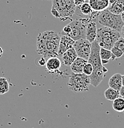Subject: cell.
<instances>
[{
	"mask_svg": "<svg viewBox=\"0 0 124 128\" xmlns=\"http://www.w3.org/2000/svg\"><path fill=\"white\" fill-rule=\"evenodd\" d=\"M61 35L54 31H45L38 34L37 38V52L38 55L48 58L58 57Z\"/></svg>",
	"mask_w": 124,
	"mask_h": 128,
	"instance_id": "6da1fadb",
	"label": "cell"
},
{
	"mask_svg": "<svg viewBox=\"0 0 124 128\" xmlns=\"http://www.w3.org/2000/svg\"><path fill=\"white\" fill-rule=\"evenodd\" d=\"M101 47L98 44L96 40L92 42L91 50L88 62L93 66V72L90 76L91 79V85L97 87L101 84L105 76V73L107 72V68L102 65L100 56Z\"/></svg>",
	"mask_w": 124,
	"mask_h": 128,
	"instance_id": "7a4b0ae2",
	"label": "cell"
},
{
	"mask_svg": "<svg viewBox=\"0 0 124 128\" xmlns=\"http://www.w3.org/2000/svg\"><path fill=\"white\" fill-rule=\"evenodd\" d=\"M76 8L74 0H52L51 12L56 18L64 22L72 19Z\"/></svg>",
	"mask_w": 124,
	"mask_h": 128,
	"instance_id": "3957f363",
	"label": "cell"
},
{
	"mask_svg": "<svg viewBox=\"0 0 124 128\" xmlns=\"http://www.w3.org/2000/svg\"><path fill=\"white\" fill-rule=\"evenodd\" d=\"M120 37V32L106 26H101L97 30L96 41L98 44L101 48L109 50L114 47L115 42Z\"/></svg>",
	"mask_w": 124,
	"mask_h": 128,
	"instance_id": "277c9868",
	"label": "cell"
},
{
	"mask_svg": "<svg viewBox=\"0 0 124 128\" xmlns=\"http://www.w3.org/2000/svg\"><path fill=\"white\" fill-rule=\"evenodd\" d=\"M98 21L100 25L119 32H121L124 25L121 14H114L108 9L100 12Z\"/></svg>",
	"mask_w": 124,
	"mask_h": 128,
	"instance_id": "5b68a950",
	"label": "cell"
},
{
	"mask_svg": "<svg viewBox=\"0 0 124 128\" xmlns=\"http://www.w3.org/2000/svg\"><path fill=\"white\" fill-rule=\"evenodd\" d=\"M91 85L90 76L84 73H74L69 77L67 86L69 90L74 92H81L89 90Z\"/></svg>",
	"mask_w": 124,
	"mask_h": 128,
	"instance_id": "8992f818",
	"label": "cell"
},
{
	"mask_svg": "<svg viewBox=\"0 0 124 128\" xmlns=\"http://www.w3.org/2000/svg\"><path fill=\"white\" fill-rule=\"evenodd\" d=\"M91 20L90 18H80L74 19L69 24L71 28V32L69 36L75 41L86 39V25Z\"/></svg>",
	"mask_w": 124,
	"mask_h": 128,
	"instance_id": "52a82bcc",
	"label": "cell"
},
{
	"mask_svg": "<svg viewBox=\"0 0 124 128\" xmlns=\"http://www.w3.org/2000/svg\"><path fill=\"white\" fill-rule=\"evenodd\" d=\"M92 43L86 39H80L75 41L74 48L75 49L78 57L88 60L91 50Z\"/></svg>",
	"mask_w": 124,
	"mask_h": 128,
	"instance_id": "ba28073f",
	"label": "cell"
},
{
	"mask_svg": "<svg viewBox=\"0 0 124 128\" xmlns=\"http://www.w3.org/2000/svg\"><path fill=\"white\" fill-rule=\"evenodd\" d=\"M60 35H61V40H60L59 47L58 50V57L61 60V57L64 53L67 50L74 47L75 41L69 36L64 35V34H60Z\"/></svg>",
	"mask_w": 124,
	"mask_h": 128,
	"instance_id": "9c48e42d",
	"label": "cell"
},
{
	"mask_svg": "<svg viewBox=\"0 0 124 128\" xmlns=\"http://www.w3.org/2000/svg\"><path fill=\"white\" fill-rule=\"evenodd\" d=\"M62 61L58 57H52L46 60L45 67L46 71L50 74L56 73L61 68Z\"/></svg>",
	"mask_w": 124,
	"mask_h": 128,
	"instance_id": "30bf717a",
	"label": "cell"
},
{
	"mask_svg": "<svg viewBox=\"0 0 124 128\" xmlns=\"http://www.w3.org/2000/svg\"><path fill=\"white\" fill-rule=\"evenodd\" d=\"M77 57H78V55L77 54V52L73 47L67 50L64 53L61 57V61L64 65L70 66Z\"/></svg>",
	"mask_w": 124,
	"mask_h": 128,
	"instance_id": "8fae6325",
	"label": "cell"
},
{
	"mask_svg": "<svg viewBox=\"0 0 124 128\" xmlns=\"http://www.w3.org/2000/svg\"><path fill=\"white\" fill-rule=\"evenodd\" d=\"M94 11L102 12L108 9L110 6L109 0H87Z\"/></svg>",
	"mask_w": 124,
	"mask_h": 128,
	"instance_id": "7c38bea8",
	"label": "cell"
},
{
	"mask_svg": "<svg viewBox=\"0 0 124 128\" xmlns=\"http://www.w3.org/2000/svg\"><path fill=\"white\" fill-rule=\"evenodd\" d=\"M97 30L98 28L95 22L92 20L90 21L86 25V39L91 43L96 40Z\"/></svg>",
	"mask_w": 124,
	"mask_h": 128,
	"instance_id": "4fadbf2b",
	"label": "cell"
},
{
	"mask_svg": "<svg viewBox=\"0 0 124 128\" xmlns=\"http://www.w3.org/2000/svg\"><path fill=\"white\" fill-rule=\"evenodd\" d=\"M87 63V60L78 57L70 65V69L74 73H83L84 66Z\"/></svg>",
	"mask_w": 124,
	"mask_h": 128,
	"instance_id": "5bb4252c",
	"label": "cell"
},
{
	"mask_svg": "<svg viewBox=\"0 0 124 128\" xmlns=\"http://www.w3.org/2000/svg\"><path fill=\"white\" fill-rule=\"evenodd\" d=\"M108 85L109 88H111L117 90H120V89L123 86L122 74L120 73H115L113 74L108 81Z\"/></svg>",
	"mask_w": 124,
	"mask_h": 128,
	"instance_id": "9a60e30c",
	"label": "cell"
},
{
	"mask_svg": "<svg viewBox=\"0 0 124 128\" xmlns=\"http://www.w3.org/2000/svg\"><path fill=\"white\" fill-rule=\"evenodd\" d=\"M108 10L115 14H121L124 11V0H116L110 4Z\"/></svg>",
	"mask_w": 124,
	"mask_h": 128,
	"instance_id": "2e32d148",
	"label": "cell"
},
{
	"mask_svg": "<svg viewBox=\"0 0 124 128\" xmlns=\"http://www.w3.org/2000/svg\"><path fill=\"white\" fill-rule=\"evenodd\" d=\"M100 56L102 64H107L109 63L110 59L114 60L116 58L111 50L103 48H101L100 49Z\"/></svg>",
	"mask_w": 124,
	"mask_h": 128,
	"instance_id": "e0dca14e",
	"label": "cell"
},
{
	"mask_svg": "<svg viewBox=\"0 0 124 128\" xmlns=\"http://www.w3.org/2000/svg\"><path fill=\"white\" fill-rule=\"evenodd\" d=\"M105 98L107 100L114 101V100L119 97L120 96V91L119 90H115V89H112L111 88H109L106 89L104 92Z\"/></svg>",
	"mask_w": 124,
	"mask_h": 128,
	"instance_id": "ac0fdd59",
	"label": "cell"
},
{
	"mask_svg": "<svg viewBox=\"0 0 124 128\" xmlns=\"http://www.w3.org/2000/svg\"><path fill=\"white\" fill-rule=\"evenodd\" d=\"M77 7L83 15L90 16V18L91 17L92 14L93 12V10L88 2H85V3L83 4L80 6H77Z\"/></svg>",
	"mask_w": 124,
	"mask_h": 128,
	"instance_id": "d6986e66",
	"label": "cell"
},
{
	"mask_svg": "<svg viewBox=\"0 0 124 128\" xmlns=\"http://www.w3.org/2000/svg\"><path fill=\"white\" fill-rule=\"evenodd\" d=\"M112 107L114 110L117 112H124V98L118 97L113 101Z\"/></svg>",
	"mask_w": 124,
	"mask_h": 128,
	"instance_id": "ffe728a7",
	"label": "cell"
},
{
	"mask_svg": "<svg viewBox=\"0 0 124 128\" xmlns=\"http://www.w3.org/2000/svg\"><path fill=\"white\" fill-rule=\"evenodd\" d=\"M9 90V83L6 78H0V95L7 93Z\"/></svg>",
	"mask_w": 124,
	"mask_h": 128,
	"instance_id": "44dd1931",
	"label": "cell"
},
{
	"mask_svg": "<svg viewBox=\"0 0 124 128\" xmlns=\"http://www.w3.org/2000/svg\"><path fill=\"white\" fill-rule=\"evenodd\" d=\"M93 72V66L91 64L88 62L86 65L84 66L83 73L86 74L88 76H90Z\"/></svg>",
	"mask_w": 124,
	"mask_h": 128,
	"instance_id": "7402d4cb",
	"label": "cell"
},
{
	"mask_svg": "<svg viewBox=\"0 0 124 128\" xmlns=\"http://www.w3.org/2000/svg\"><path fill=\"white\" fill-rule=\"evenodd\" d=\"M110 50H111V52H112L113 55L115 56V58H120V57H122L124 54V52L121 50V49H118V48H116L115 46L112 47V48L110 49Z\"/></svg>",
	"mask_w": 124,
	"mask_h": 128,
	"instance_id": "603a6c76",
	"label": "cell"
},
{
	"mask_svg": "<svg viewBox=\"0 0 124 128\" xmlns=\"http://www.w3.org/2000/svg\"><path fill=\"white\" fill-rule=\"evenodd\" d=\"M114 46L121 49V50L124 52V38H123L121 36L120 38L115 42Z\"/></svg>",
	"mask_w": 124,
	"mask_h": 128,
	"instance_id": "cb8c5ba5",
	"label": "cell"
},
{
	"mask_svg": "<svg viewBox=\"0 0 124 128\" xmlns=\"http://www.w3.org/2000/svg\"><path fill=\"white\" fill-rule=\"evenodd\" d=\"M46 59L44 58L43 57H40V58H37L36 60L35 63L37 64V65L38 66H44L46 64Z\"/></svg>",
	"mask_w": 124,
	"mask_h": 128,
	"instance_id": "d4e9b609",
	"label": "cell"
},
{
	"mask_svg": "<svg viewBox=\"0 0 124 128\" xmlns=\"http://www.w3.org/2000/svg\"><path fill=\"white\" fill-rule=\"evenodd\" d=\"M74 1L76 6H80L85 2H87V0H74Z\"/></svg>",
	"mask_w": 124,
	"mask_h": 128,
	"instance_id": "484cf974",
	"label": "cell"
},
{
	"mask_svg": "<svg viewBox=\"0 0 124 128\" xmlns=\"http://www.w3.org/2000/svg\"><path fill=\"white\" fill-rule=\"evenodd\" d=\"M119 91H120V97L124 98V86H122V88H121L120 90Z\"/></svg>",
	"mask_w": 124,
	"mask_h": 128,
	"instance_id": "4316f807",
	"label": "cell"
},
{
	"mask_svg": "<svg viewBox=\"0 0 124 128\" xmlns=\"http://www.w3.org/2000/svg\"><path fill=\"white\" fill-rule=\"evenodd\" d=\"M120 34H121V36H122L123 38H124V25L123 26V27H122V30H121Z\"/></svg>",
	"mask_w": 124,
	"mask_h": 128,
	"instance_id": "83f0119b",
	"label": "cell"
},
{
	"mask_svg": "<svg viewBox=\"0 0 124 128\" xmlns=\"http://www.w3.org/2000/svg\"><path fill=\"white\" fill-rule=\"evenodd\" d=\"M3 50L2 48L0 47V58H1V56H3Z\"/></svg>",
	"mask_w": 124,
	"mask_h": 128,
	"instance_id": "f1b7e54d",
	"label": "cell"
},
{
	"mask_svg": "<svg viewBox=\"0 0 124 128\" xmlns=\"http://www.w3.org/2000/svg\"><path fill=\"white\" fill-rule=\"evenodd\" d=\"M121 17H122V20H123V22H124V11L121 14Z\"/></svg>",
	"mask_w": 124,
	"mask_h": 128,
	"instance_id": "f546056e",
	"label": "cell"
},
{
	"mask_svg": "<svg viewBox=\"0 0 124 128\" xmlns=\"http://www.w3.org/2000/svg\"><path fill=\"white\" fill-rule=\"evenodd\" d=\"M109 2H110V4H112V3H114L116 0H109Z\"/></svg>",
	"mask_w": 124,
	"mask_h": 128,
	"instance_id": "4dcf8cb0",
	"label": "cell"
},
{
	"mask_svg": "<svg viewBox=\"0 0 124 128\" xmlns=\"http://www.w3.org/2000/svg\"><path fill=\"white\" fill-rule=\"evenodd\" d=\"M122 85L124 86V74L122 75Z\"/></svg>",
	"mask_w": 124,
	"mask_h": 128,
	"instance_id": "1f68e13d",
	"label": "cell"
},
{
	"mask_svg": "<svg viewBox=\"0 0 124 128\" xmlns=\"http://www.w3.org/2000/svg\"><path fill=\"white\" fill-rule=\"evenodd\" d=\"M43 1H52V0H43Z\"/></svg>",
	"mask_w": 124,
	"mask_h": 128,
	"instance_id": "d6a6232c",
	"label": "cell"
},
{
	"mask_svg": "<svg viewBox=\"0 0 124 128\" xmlns=\"http://www.w3.org/2000/svg\"></svg>",
	"mask_w": 124,
	"mask_h": 128,
	"instance_id": "836d02e7",
	"label": "cell"
}]
</instances>
